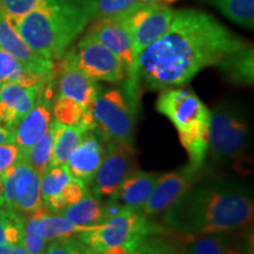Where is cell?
Returning <instances> with one entry per match:
<instances>
[{
  "instance_id": "20",
  "label": "cell",
  "mask_w": 254,
  "mask_h": 254,
  "mask_svg": "<svg viewBox=\"0 0 254 254\" xmlns=\"http://www.w3.org/2000/svg\"><path fill=\"white\" fill-rule=\"evenodd\" d=\"M217 67L228 80L238 85H252L254 80V51L247 45L225 57Z\"/></svg>"
},
{
  "instance_id": "16",
  "label": "cell",
  "mask_w": 254,
  "mask_h": 254,
  "mask_svg": "<svg viewBox=\"0 0 254 254\" xmlns=\"http://www.w3.org/2000/svg\"><path fill=\"white\" fill-rule=\"evenodd\" d=\"M59 62L57 97H65L80 104L86 111H91L100 87L97 81L88 78L66 55Z\"/></svg>"
},
{
  "instance_id": "36",
  "label": "cell",
  "mask_w": 254,
  "mask_h": 254,
  "mask_svg": "<svg viewBox=\"0 0 254 254\" xmlns=\"http://www.w3.org/2000/svg\"><path fill=\"white\" fill-rule=\"evenodd\" d=\"M18 154L19 150L14 144L0 145V176L15 164Z\"/></svg>"
},
{
  "instance_id": "10",
  "label": "cell",
  "mask_w": 254,
  "mask_h": 254,
  "mask_svg": "<svg viewBox=\"0 0 254 254\" xmlns=\"http://www.w3.org/2000/svg\"><path fill=\"white\" fill-rule=\"evenodd\" d=\"M88 34L100 41L111 52L114 53L122 63L126 73L125 87L129 93L138 97L136 84V59L133 53L131 36L123 18L94 19L90 24Z\"/></svg>"
},
{
  "instance_id": "23",
  "label": "cell",
  "mask_w": 254,
  "mask_h": 254,
  "mask_svg": "<svg viewBox=\"0 0 254 254\" xmlns=\"http://www.w3.org/2000/svg\"><path fill=\"white\" fill-rule=\"evenodd\" d=\"M103 204L87 190L79 201L67 206L59 214L78 227L93 226L103 222Z\"/></svg>"
},
{
  "instance_id": "43",
  "label": "cell",
  "mask_w": 254,
  "mask_h": 254,
  "mask_svg": "<svg viewBox=\"0 0 254 254\" xmlns=\"http://www.w3.org/2000/svg\"><path fill=\"white\" fill-rule=\"evenodd\" d=\"M1 206H4L5 207L4 198H2V187H1V183H0V207H1Z\"/></svg>"
},
{
  "instance_id": "28",
  "label": "cell",
  "mask_w": 254,
  "mask_h": 254,
  "mask_svg": "<svg viewBox=\"0 0 254 254\" xmlns=\"http://www.w3.org/2000/svg\"><path fill=\"white\" fill-rule=\"evenodd\" d=\"M72 178L73 176L66 164L47 167L40 177V193L43 202L62 192V190Z\"/></svg>"
},
{
  "instance_id": "27",
  "label": "cell",
  "mask_w": 254,
  "mask_h": 254,
  "mask_svg": "<svg viewBox=\"0 0 254 254\" xmlns=\"http://www.w3.org/2000/svg\"><path fill=\"white\" fill-rule=\"evenodd\" d=\"M87 190V185H85L81 180L73 177L62 190V192L47 199L44 202V206L49 209L51 213L59 214L67 206L79 201L82 196L86 194Z\"/></svg>"
},
{
  "instance_id": "12",
  "label": "cell",
  "mask_w": 254,
  "mask_h": 254,
  "mask_svg": "<svg viewBox=\"0 0 254 254\" xmlns=\"http://www.w3.org/2000/svg\"><path fill=\"white\" fill-rule=\"evenodd\" d=\"M174 9L170 5L141 4L123 18L129 32L133 53L138 62L142 51L158 40L173 20Z\"/></svg>"
},
{
  "instance_id": "8",
  "label": "cell",
  "mask_w": 254,
  "mask_h": 254,
  "mask_svg": "<svg viewBox=\"0 0 254 254\" xmlns=\"http://www.w3.org/2000/svg\"><path fill=\"white\" fill-rule=\"evenodd\" d=\"M66 55L84 74L94 81L117 84L126 79L125 69L120 60L87 32Z\"/></svg>"
},
{
  "instance_id": "9",
  "label": "cell",
  "mask_w": 254,
  "mask_h": 254,
  "mask_svg": "<svg viewBox=\"0 0 254 254\" xmlns=\"http://www.w3.org/2000/svg\"><path fill=\"white\" fill-rule=\"evenodd\" d=\"M0 183L6 208L17 213H31L44 206L40 176L27 164L15 161L0 176Z\"/></svg>"
},
{
  "instance_id": "31",
  "label": "cell",
  "mask_w": 254,
  "mask_h": 254,
  "mask_svg": "<svg viewBox=\"0 0 254 254\" xmlns=\"http://www.w3.org/2000/svg\"><path fill=\"white\" fill-rule=\"evenodd\" d=\"M140 0H97L94 19H119L138 8Z\"/></svg>"
},
{
  "instance_id": "1",
  "label": "cell",
  "mask_w": 254,
  "mask_h": 254,
  "mask_svg": "<svg viewBox=\"0 0 254 254\" xmlns=\"http://www.w3.org/2000/svg\"><path fill=\"white\" fill-rule=\"evenodd\" d=\"M247 45L211 14L178 9L166 32L139 56L136 84L151 91L182 86Z\"/></svg>"
},
{
  "instance_id": "40",
  "label": "cell",
  "mask_w": 254,
  "mask_h": 254,
  "mask_svg": "<svg viewBox=\"0 0 254 254\" xmlns=\"http://www.w3.org/2000/svg\"><path fill=\"white\" fill-rule=\"evenodd\" d=\"M4 254H28V252L23 246V244H17V245L12 246L8 251H6Z\"/></svg>"
},
{
  "instance_id": "22",
  "label": "cell",
  "mask_w": 254,
  "mask_h": 254,
  "mask_svg": "<svg viewBox=\"0 0 254 254\" xmlns=\"http://www.w3.org/2000/svg\"><path fill=\"white\" fill-rule=\"evenodd\" d=\"M88 131H93L91 127L80 122L74 125H63L59 124L56 135L55 148L49 166L64 165L67 163V159L73 151L80 144Z\"/></svg>"
},
{
  "instance_id": "29",
  "label": "cell",
  "mask_w": 254,
  "mask_h": 254,
  "mask_svg": "<svg viewBox=\"0 0 254 254\" xmlns=\"http://www.w3.org/2000/svg\"><path fill=\"white\" fill-rule=\"evenodd\" d=\"M44 207L45 206H41L36 211L27 213V219H23V239H21V244L26 249L28 254H45L47 241L40 234L39 226H38L40 214Z\"/></svg>"
},
{
  "instance_id": "2",
  "label": "cell",
  "mask_w": 254,
  "mask_h": 254,
  "mask_svg": "<svg viewBox=\"0 0 254 254\" xmlns=\"http://www.w3.org/2000/svg\"><path fill=\"white\" fill-rule=\"evenodd\" d=\"M254 217L252 189L230 177L199 179L165 212L171 230L186 234L226 233L249 227Z\"/></svg>"
},
{
  "instance_id": "41",
  "label": "cell",
  "mask_w": 254,
  "mask_h": 254,
  "mask_svg": "<svg viewBox=\"0 0 254 254\" xmlns=\"http://www.w3.org/2000/svg\"><path fill=\"white\" fill-rule=\"evenodd\" d=\"M142 4H160V5H171L177 0H140Z\"/></svg>"
},
{
  "instance_id": "21",
  "label": "cell",
  "mask_w": 254,
  "mask_h": 254,
  "mask_svg": "<svg viewBox=\"0 0 254 254\" xmlns=\"http://www.w3.org/2000/svg\"><path fill=\"white\" fill-rule=\"evenodd\" d=\"M174 240L185 254H237L228 247L225 233H179Z\"/></svg>"
},
{
  "instance_id": "18",
  "label": "cell",
  "mask_w": 254,
  "mask_h": 254,
  "mask_svg": "<svg viewBox=\"0 0 254 254\" xmlns=\"http://www.w3.org/2000/svg\"><path fill=\"white\" fill-rule=\"evenodd\" d=\"M105 142L94 131H88L80 144L67 159L69 172L74 178L90 186L105 155Z\"/></svg>"
},
{
  "instance_id": "37",
  "label": "cell",
  "mask_w": 254,
  "mask_h": 254,
  "mask_svg": "<svg viewBox=\"0 0 254 254\" xmlns=\"http://www.w3.org/2000/svg\"><path fill=\"white\" fill-rule=\"evenodd\" d=\"M138 254H160L158 236L151 233L142 238L138 246Z\"/></svg>"
},
{
  "instance_id": "11",
  "label": "cell",
  "mask_w": 254,
  "mask_h": 254,
  "mask_svg": "<svg viewBox=\"0 0 254 254\" xmlns=\"http://www.w3.org/2000/svg\"><path fill=\"white\" fill-rule=\"evenodd\" d=\"M135 152L132 144L126 142H107L105 144V155L90 192L97 199H109L112 196L125 178L134 171Z\"/></svg>"
},
{
  "instance_id": "5",
  "label": "cell",
  "mask_w": 254,
  "mask_h": 254,
  "mask_svg": "<svg viewBox=\"0 0 254 254\" xmlns=\"http://www.w3.org/2000/svg\"><path fill=\"white\" fill-rule=\"evenodd\" d=\"M155 109L177 128L180 144L189 155V165L200 170L208 148L211 112L194 92L183 87L161 90Z\"/></svg>"
},
{
  "instance_id": "34",
  "label": "cell",
  "mask_w": 254,
  "mask_h": 254,
  "mask_svg": "<svg viewBox=\"0 0 254 254\" xmlns=\"http://www.w3.org/2000/svg\"><path fill=\"white\" fill-rule=\"evenodd\" d=\"M27 71L21 64L15 60L11 55L0 49V80L1 82H20Z\"/></svg>"
},
{
  "instance_id": "45",
  "label": "cell",
  "mask_w": 254,
  "mask_h": 254,
  "mask_svg": "<svg viewBox=\"0 0 254 254\" xmlns=\"http://www.w3.org/2000/svg\"><path fill=\"white\" fill-rule=\"evenodd\" d=\"M91 254H100V253H95V252H93V251H92Z\"/></svg>"
},
{
  "instance_id": "35",
  "label": "cell",
  "mask_w": 254,
  "mask_h": 254,
  "mask_svg": "<svg viewBox=\"0 0 254 254\" xmlns=\"http://www.w3.org/2000/svg\"><path fill=\"white\" fill-rule=\"evenodd\" d=\"M44 1L45 0H0V12L13 21L43 4Z\"/></svg>"
},
{
  "instance_id": "30",
  "label": "cell",
  "mask_w": 254,
  "mask_h": 254,
  "mask_svg": "<svg viewBox=\"0 0 254 254\" xmlns=\"http://www.w3.org/2000/svg\"><path fill=\"white\" fill-rule=\"evenodd\" d=\"M88 112L91 111H86L77 101L65 97H57L52 107L55 120L63 125H74L80 123Z\"/></svg>"
},
{
  "instance_id": "26",
  "label": "cell",
  "mask_w": 254,
  "mask_h": 254,
  "mask_svg": "<svg viewBox=\"0 0 254 254\" xmlns=\"http://www.w3.org/2000/svg\"><path fill=\"white\" fill-rule=\"evenodd\" d=\"M38 226H39L40 234L47 243L59 239V238L75 236L77 232L81 228L73 225L63 215L51 213L46 207H44L41 212Z\"/></svg>"
},
{
  "instance_id": "42",
  "label": "cell",
  "mask_w": 254,
  "mask_h": 254,
  "mask_svg": "<svg viewBox=\"0 0 254 254\" xmlns=\"http://www.w3.org/2000/svg\"><path fill=\"white\" fill-rule=\"evenodd\" d=\"M15 213H17V212L11 211V209L1 206V207H0V220H4V219H6V218L12 217V215H14Z\"/></svg>"
},
{
  "instance_id": "25",
  "label": "cell",
  "mask_w": 254,
  "mask_h": 254,
  "mask_svg": "<svg viewBox=\"0 0 254 254\" xmlns=\"http://www.w3.org/2000/svg\"><path fill=\"white\" fill-rule=\"evenodd\" d=\"M213 5L234 24L253 30L254 0H199Z\"/></svg>"
},
{
  "instance_id": "32",
  "label": "cell",
  "mask_w": 254,
  "mask_h": 254,
  "mask_svg": "<svg viewBox=\"0 0 254 254\" xmlns=\"http://www.w3.org/2000/svg\"><path fill=\"white\" fill-rule=\"evenodd\" d=\"M23 218L19 213L0 220V254H4L13 245L21 244Z\"/></svg>"
},
{
  "instance_id": "14",
  "label": "cell",
  "mask_w": 254,
  "mask_h": 254,
  "mask_svg": "<svg viewBox=\"0 0 254 254\" xmlns=\"http://www.w3.org/2000/svg\"><path fill=\"white\" fill-rule=\"evenodd\" d=\"M53 79H51L45 85L37 104L19 120L12 129L14 135V145L18 147L19 154L30 150L49 131L52 123L51 99L53 94Z\"/></svg>"
},
{
  "instance_id": "3",
  "label": "cell",
  "mask_w": 254,
  "mask_h": 254,
  "mask_svg": "<svg viewBox=\"0 0 254 254\" xmlns=\"http://www.w3.org/2000/svg\"><path fill=\"white\" fill-rule=\"evenodd\" d=\"M97 0H46L13 24L38 55L58 62L94 20Z\"/></svg>"
},
{
  "instance_id": "7",
  "label": "cell",
  "mask_w": 254,
  "mask_h": 254,
  "mask_svg": "<svg viewBox=\"0 0 254 254\" xmlns=\"http://www.w3.org/2000/svg\"><path fill=\"white\" fill-rule=\"evenodd\" d=\"M154 226L141 211L124 209L107 220L93 226L81 227L75 237L95 253L141 240L153 233Z\"/></svg>"
},
{
  "instance_id": "44",
  "label": "cell",
  "mask_w": 254,
  "mask_h": 254,
  "mask_svg": "<svg viewBox=\"0 0 254 254\" xmlns=\"http://www.w3.org/2000/svg\"><path fill=\"white\" fill-rule=\"evenodd\" d=\"M243 254H253V251H252V249H251V251H247V252L243 253Z\"/></svg>"
},
{
  "instance_id": "4",
  "label": "cell",
  "mask_w": 254,
  "mask_h": 254,
  "mask_svg": "<svg viewBox=\"0 0 254 254\" xmlns=\"http://www.w3.org/2000/svg\"><path fill=\"white\" fill-rule=\"evenodd\" d=\"M251 123L246 111L231 100L220 101L211 112L208 148L211 160L240 176H249L251 157Z\"/></svg>"
},
{
  "instance_id": "17",
  "label": "cell",
  "mask_w": 254,
  "mask_h": 254,
  "mask_svg": "<svg viewBox=\"0 0 254 254\" xmlns=\"http://www.w3.org/2000/svg\"><path fill=\"white\" fill-rule=\"evenodd\" d=\"M47 82L31 87L13 81L2 84L0 86V124L12 131L19 120L37 104Z\"/></svg>"
},
{
  "instance_id": "39",
  "label": "cell",
  "mask_w": 254,
  "mask_h": 254,
  "mask_svg": "<svg viewBox=\"0 0 254 254\" xmlns=\"http://www.w3.org/2000/svg\"><path fill=\"white\" fill-rule=\"evenodd\" d=\"M14 144V135L11 129L0 124V145H9Z\"/></svg>"
},
{
  "instance_id": "24",
  "label": "cell",
  "mask_w": 254,
  "mask_h": 254,
  "mask_svg": "<svg viewBox=\"0 0 254 254\" xmlns=\"http://www.w3.org/2000/svg\"><path fill=\"white\" fill-rule=\"evenodd\" d=\"M59 124L57 120H53L51 123L49 131L46 134L33 145L30 150H27L24 153L18 154L17 161H21V163L27 164L28 166L33 168L36 172L41 177L43 173L45 172L46 168L49 167L51 158H52L53 148H55L56 142V135L57 131H58Z\"/></svg>"
},
{
  "instance_id": "38",
  "label": "cell",
  "mask_w": 254,
  "mask_h": 254,
  "mask_svg": "<svg viewBox=\"0 0 254 254\" xmlns=\"http://www.w3.org/2000/svg\"><path fill=\"white\" fill-rule=\"evenodd\" d=\"M158 241L160 254H185L176 240L168 239L166 237H158Z\"/></svg>"
},
{
  "instance_id": "6",
  "label": "cell",
  "mask_w": 254,
  "mask_h": 254,
  "mask_svg": "<svg viewBox=\"0 0 254 254\" xmlns=\"http://www.w3.org/2000/svg\"><path fill=\"white\" fill-rule=\"evenodd\" d=\"M136 98L124 88L99 90L91 113L94 131L107 142L132 144L135 131Z\"/></svg>"
},
{
  "instance_id": "33",
  "label": "cell",
  "mask_w": 254,
  "mask_h": 254,
  "mask_svg": "<svg viewBox=\"0 0 254 254\" xmlns=\"http://www.w3.org/2000/svg\"><path fill=\"white\" fill-rule=\"evenodd\" d=\"M91 252L75 236L50 241L45 250V254H91Z\"/></svg>"
},
{
  "instance_id": "19",
  "label": "cell",
  "mask_w": 254,
  "mask_h": 254,
  "mask_svg": "<svg viewBox=\"0 0 254 254\" xmlns=\"http://www.w3.org/2000/svg\"><path fill=\"white\" fill-rule=\"evenodd\" d=\"M159 176L160 174L154 172L133 171L125 178L117 192L110 196V199L116 201L123 209L140 211L150 198Z\"/></svg>"
},
{
  "instance_id": "15",
  "label": "cell",
  "mask_w": 254,
  "mask_h": 254,
  "mask_svg": "<svg viewBox=\"0 0 254 254\" xmlns=\"http://www.w3.org/2000/svg\"><path fill=\"white\" fill-rule=\"evenodd\" d=\"M0 49L11 55L27 72L49 74L55 69V63L33 51L15 28L13 21L0 12Z\"/></svg>"
},
{
  "instance_id": "13",
  "label": "cell",
  "mask_w": 254,
  "mask_h": 254,
  "mask_svg": "<svg viewBox=\"0 0 254 254\" xmlns=\"http://www.w3.org/2000/svg\"><path fill=\"white\" fill-rule=\"evenodd\" d=\"M201 170L202 168L196 170L187 165L179 170L159 176L150 198L140 211L147 218L165 213L198 182Z\"/></svg>"
}]
</instances>
